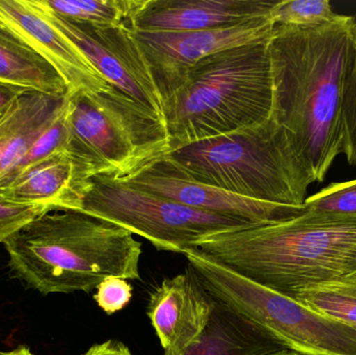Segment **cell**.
Masks as SVG:
<instances>
[{"label": "cell", "mask_w": 356, "mask_h": 355, "mask_svg": "<svg viewBox=\"0 0 356 355\" xmlns=\"http://www.w3.org/2000/svg\"><path fill=\"white\" fill-rule=\"evenodd\" d=\"M269 40L205 56L164 104L171 151L265 122L273 108Z\"/></svg>", "instance_id": "277c9868"}, {"label": "cell", "mask_w": 356, "mask_h": 355, "mask_svg": "<svg viewBox=\"0 0 356 355\" xmlns=\"http://www.w3.org/2000/svg\"><path fill=\"white\" fill-rule=\"evenodd\" d=\"M66 96L26 91L0 120V181L22 162L35 140L49 126Z\"/></svg>", "instance_id": "9a60e30c"}, {"label": "cell", "mask_w": 356, "mask_h": 355, "mask_svg": "<svg viewBox=\"0 0 356 355\" xmlns=\"http://www.w3.org/2000/svg\"><path fill=\"white\" fill-rule=\"evenodd\" d=\"M29 90L0 81V120L6 116L14 102Z\"/></svg>", "instance_id": "4316f807"}, {"label": "cell", "mask_w": 356, "mask_h": 355, "mask_svg": "<svg viewBox=\"0 0 356 355\" xmlns=\"http://www.w3.org/2000/svg\"><path fill=\"white\" fill-rule=\"evenodd\" d=\"M195 248L236 274L293 298L312 283L356 273V215L305 208L282 222L211 236Z\"/></svg>", "instance_id": "7a4b0ae2"}, {"label": "cell", "mask_w": 356, "mask_h": 355, "mask_svg": "<svg viewBox=\"0 0 356 355\" xmlns=\"http://www.w3.org/2000/svg\"><path fill=\"white\" fill-rule=\"evenodd\" d=\"M284 350L289 349L271 333L213 299L207 329L182 355H269Z\"/></svg>", "instance_id": "2e32d148"}, {"label": "cell", "mask_w": 356, "mask_h": 355, "mask_svg": "<svg viewBox=\"0 0 356 355\" xmlns=\"http://www.w3.org/2000/svg\"><path fill=\"white\" fill-rule=\"evenodd\" d=\"M67 131L79 200L89 179L129 181L171 152L164 122L113 85L97 93L68 94Z\"/></svg>", "instance_id": "5b68a950"}, {"label": "cell", "mask_w": 356, "mask_h": 355, "mask_svg": "<svg viewBox=\"0 0 356 355\" xmlns=\"http://www.w3.org/2000/svg\"><path fill=\"white\" fill-rule=\"evenodd\" d=\"M83 355H133L129 347L121 342L108 341L92 346Z\"/></svg>", "instance_id": "83f0119b"}, {"label": "cell", "mask_w": 356, "mask_h": 355, "mask_svg": "<svg viewBox=\"0 0 356 355\" xmlns=\"http://www.w3.org/2000/svg\"><path fill=\"white\" fill-rule=\"evenodd\" d=\"M353 52L345 76L342 93L343 154L356 167V13L351 16Z\"/></svg>", "instance_id": "603a6c76"}, {"label": "cell", "mask_w": 356, "mask_h": 355, "mask_svg": "<svg viewBox=\"0 0 356 355\" xmlns=\"http://www.w3.org/2000/svg\"><path fill=\"white\" fill-rule=\"evenodd\" d=\"M269 355H300L296 354V352H292V350H284V352H276V354Z\"/></svg>", "instance_id": "f546056e"}, {"label": "cell", "mask_w": 356, "mask_h": 355, "mask_svg": "<svg viewBox=\"0 0 356 355\" xmlns=\"http://www.w3.org/2000/svg\"><path fill=\"white\" fill-rule=\"evenodd\" d=\"M305 208L320 212L356 215V179L334 183L307 198Z\"/></svg>", "instance_id": "d4e9b609"}, {"label": "cell", "mask_w": 356, "mask_h": 355, "mask_svg": "<svg viewBox=\"0 0 356 355\" xmlns=\"http://www.w3.org/2000/svg\"><path fill=\"white\" fill-rule=\"evenodd\" d=\"M46 18L71 40L111 85L164 122V108L145 60L129 27H93L71 22L38 0Z\"/></svg>", "instance_id": "30bf717a"}, {"label": "cell", "mask_w": 356, "mask_h": 355, "mask_svg": "<svg viewBox=\"0 0 356 355\" xmlns=\"http://www.w3.org/2000/svg\"><path fill=\"white\" fill-rule=\"evenodd\" d=\"M48 204H23L0 196V243L4 244L31 221L54 212Z\"/></svg>", "instance_id": "cb8c5ba5"}, {"label": "cell", "mask_w": 356, "mask_h": 355, "mask_svg": "<svg viewBox=\"0 0 356 355\" xmlns=\"http://www.w3.org/2000/svg\"><path fill=\"white\" fill-rule=\"evenodd\" d=\"M0 24L58 73L68 94L97 93L110 87L81 49L46 18L38 0H0Z\"/></svg>", "instance_id": "8fae6325"}, {"label": "cell", "mask_w": 356, "mask_h": 355, "mask_svg": "<svg viewBox=\"0 0 356 355\" xmlns=\"http://www.w3.org/2000/svg\"><path fill=\"white\" fill-rule=\"evenodd\" d=\"M10 272L41 293L91 292L110 277L141 279V242L134 233L81 210H54L4 243Z\"/></svg>", "instance_id": "3957f363"}, {"label": "cell", "mask_w": 356, "mask_h": 355, "mask_svg": "<svg viewBox=\"0 0 356 355\" xmlns=\"http://www.w3.org/2000/svg\"><path fill=\"white\" fill-rule=\"evenodd\" d=\"M272 118L314 183L343 154L342 93L353 52L351 16L320 26L275 25L269 41Z\"/></svg>", "instance_id": "6da1fadb"}, {"label": "cell", "mask_w": 356, "mask_h": 355, "mask_svg": "<svg viewBox=\"0 0 356 355\" xmlns=\"http://www.w3.org/2000/svg\"><path fill=\"white\" fill-rule=\"evenodd\" d=\"M79 210L145 238L160 251L184 256L194 249L197 242L211 236L257 226L104 176L87 181L81 192Z\"/></svg>", "instance_id": "ba28073f"}, {"label": "cell", "mask_w": 356, "mask_h": 355, "mask_svg": "<svg viewBox=\"0 0 356 355\" xmlns=\"http://www.w3.org/2000/svg\"><path fill=\"white\" fill-rule=\"evenodd\" d=\"M127 183L199 210L223 215L252 225L272 224L298 216L305 206H291L250 199L179 174L164 158Z\"/></svg>", "instance_id": "7c38bea8"}, {"label": "cell", "mask_w": 356, "mask_h": 355, "mask_svg": "<svg viewBox=\"0 0 356 355\" xmlns=\"http://www.w3.org/2000/svg\"><path fill=\"white\" fill-rule=\"evenodd\" d=\"M72 179L71 158L66 152H58L0 185V196L23 204H48L58 210H79Z\"/></svg>", "instance_id": "e0dca14e"}, {"label": "cell", "mask_w": 356, "mask_h": 355, "mask_svg": "<svg viewBox=\"0 0 356 355\" xmlns=\"http://www.w3.org/2000/svg\"><path fill=\"white\" fill-rule=\"evenodd\" d=\"M54 14L77 24L129 27L144 0H42Z\"/></svg>", "instance_id": "d6986e66"}, {"label": "cell", "mask_w": 356, "mask_h": 355, "mask_svg": "<svg viewBox=\"0 0 356 355\" xmlns=\"http://www.w3.org/2000/svg\"><path fill=\"white\" fill-rule=\"evenodd\" d=\"M67 137H68V131H67L66 98L64 106L60 108L54 121L50 123L49 126L35 140L22 162L3 181H0V185H6L27 169L39 164L49 156L58 152H66Z\"/></svg>", "instance_id": "7402d4cb"}, {"label": "cell", "mask_w": 356, "mask_h": 355, "mask_svg": "<svg viewBox=\"0 0 356 355\" xmlns=\"http://www.w3.org/2000/svg\"><path fill=\"white\" fill-rule=\"evenodd\" d=\"M205 291L300 355H356V329L257 285L198 249L184 254Z\"/></svg>", "instance_id": "52a82bcc"}, {"label": "cell", "mask_w": 356, "mask_h": 355, "mask_svg": "<svg viewBox=\"0 0 356 355\" xmlns=\"http://www.w3.org/2000/svg\"><path fill=\"white\" fill-rule=\"evenodd\" d=\"M0 81L47 95H68L66 83L58 73L2 24H0Z\"/></svg>", "instance_id": "ac0fdd59"}, {"label": "cell", "mask_w": 356, "mask_h": 355, "mask_svg": "<svg viewBox=\"0 0 356 355\" xmlns=\"http://www.w3.org/2000/svg\"><path fill=\"white\" fill-rule=\"evenodd\" d=\"M292 299L322 316L356 327V273L312 283Z\"/></svg>", "instance_id": "ffe728a7"}, {"label": "cell", "mask_w": 356, "mask_h": 355, "mask_svg": "<svg viewBox=\"0 0 356 355\" xmlns=\"http://www.w3.org/2000/svg\"><path fill=\"white\" fill-rule=\"evenodd\" d=\"M270 0H144L133 19L138 31H199L270 16Z\"/></svg>", "instance_id": "5bb4252c"}, {"label": "cell", "mask_w": 356, "mask_h": 355, "mask_svg": "<svg viewBox=\"0 0 356 355\" xmlns=\"http://www.w3.org/2000/svg\"><path fill=\"white\" fill-rule=\"evenodd\" d=\"M164 160L191 181L270 204L305 206L307 189L314 183L288 135L272 117L178 148Z\"/></svg>", "instance_id": "8992f818"}, {"label": "cell", "mask_w": 356, "mask_h": 355, "mask_svg": "<svg viewBox=\"0 0 356 355\" xmlns=\"http://www.w3.org/2000/svg\"><path fill=\"white\" fill-rule=\"evenodd\" d=\"M213 299L190 268L156 288L147 315L164 355H182L198 341L213 312Z\"/></svg>", "instance_id": "4fadbf2b"}, {"label": "cell", "mask_w": 356, "mask_h": 355, "mask_svg": "<svg viewBox=\"0 0 356 355\" xmlns=\"http://www.w3.org/2000/svg\"><path fill=\"white\" fill-rule=\"evenodd\" d=\"M0 355H35L29 348L25 346H20L16 349L10 350V352H0Z\"/></svg>", "instance_id": "f1b7e54d"}, {"label": "cell", "mask_w": 356, "mask_h": 355, "mask_svg": "<svg viewBox=\"0 0 356 355\" xmlns=\"http://www.w3.org/2000/svg\"><path fill=\"white\" fill-rule=\"evenodd\" d=\"M131 291L133 288L125 279L110 277L98 286L94 299L104 313L112 315L131 302Z\"/></svg>", "instance_id": "484cf974"}, {"label": "cell", "mask_w": 356, "mask_h": 355, "mask_svg": "<svg viewBox=\"0 0 356 355\" xmlns=\"http://www.w3.org/2000/svg\"><path fill=\"white\" fill-rule=\"evenodd\" d=\"M355 329H356V327H355Z\"/></svg>", "instance_id": "4dcf8cb0"}, {"label": "cell", "mask_w": 356, "mask_h": 355, "mask_svg": "<svg viewBox=\"0 0 356 355\" xmlns=\"http://www.w3.org/2000/svg\"><path fill=\"white\" fill-rule=\"evenodd\" d=\"M275 24L270 16L199 31H131L152 81L164 104L182 85L186 73L205 56L228 48L266 41Z\"/></svg>", "instance_id": "9c48e42d"}, {"label": "cell", "mask_w": 356, "mask_h": 355, "mask_svg": "<svg viewBox=\"0 0 356 355\" xmlns=\"http://www.w3.org/2000/svg\"><path fill=\"white\" fill-rule=\"evenodd\" d=\"M328 0H282L273 6L270 18L275 25L320 26L338 18Z\"/></svg>", "instance_id": "44dd1931"}]
</instances>
